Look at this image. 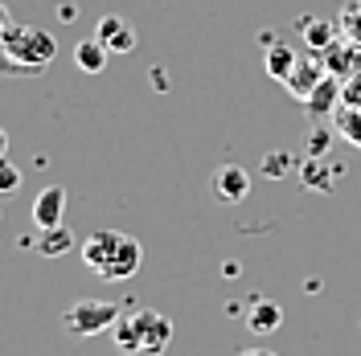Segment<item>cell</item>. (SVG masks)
I'll list each match as a JSON object with an SVG mask.
<instances>
[{"instance_id":"11","label":"cell","mask_w":361,"mask_h":356,"mask_svg":"<svg viewBox=\"0 0 361 356\" xmlns=\"http://www.w3.org/2000/svg\"><path fill=\"white\" fill-rule=\"evenodd\" d=\"M304 107H308L312 119H324L329 111H337V78H329V74H324V78L316 82V90L304 98Z\"/></svg>"},{"instance_id":"12","label":"cell","mask_w":361,"mask_h":356,"mask_svg":"<svg viewBox=\"0 0 361 356\" xmlns=\"http://www.w3.org/2000/svg\"><path fill=\"white\" fill-rule=\"evenodd\" d=\"M37 250H42V258H62V254L74 250V234H70L66 225H49V229H42Z\"/></svg>"},{"instance_id":"18","label":"cell","mask_w":361,"mask_h":356,"mask_svg":"<svg viewBox=\"0 0 361 356\" xmlns=\"http://www.w3.org/2000/svg\"><path fill=\"white\" fill-rule=\"evenodd\" d=\"M8 25H13V17H8V8H4V4H0V37H4V33H8Z\"/></svg>"},{"instance_id":"2","label":"cell","mask_w":361,"mask_h":356,"mask_svg":"<svg viewBox=\"0 0 361 356\" xmlns=\"http://www.w3.org/2000/svg\"><path fill=\"white\" fill-rule=\"evenodd\" d=\"M111 336H115V348L123 356H160L173 344V319L152 312V307L119 312Z\"/></svg>"},{"instance_id":"13","label":"cell","mask_w":361,"mask_h":356,"mask_svg":"<svg viewBox=\"0 0 361 356\" xmlns=\"http://www.w3.org/2000/svg\"><path fill=\"white\" fill-rule=\"evenodd\" d=\"M295 58H300V53H295L292 45H283V42H271V45H267V74L275 78V82H283V78L292 74Z\"/></svg>"},{"instance_id":"15","label":"cell","mask_w":361,"mask_h":356,"mask_svg":"<svg viewBox=\"0 0 361 356\" xmlns=\"http://www.w3.org/2000/svg\"><path fill=\"white\" fill-rule=\"evenodd\" d=\"M17 189H21V168L4 156L0 160V193H17Z\"/></svg>"},{"instance_id":"20","label":"cell","mask_w":361,"mask_h":356,"mask_svg":"<svg viewBox=\"0 0 361 356\" xmlns=\"http://www.w3.org/2000/svg\"><path fill=\"white\" fill-rule=\"evenodd\" d=\"M8 156V132H4V127H0V160Z\"/></svg>"},{"instance_id":"9","label":"cell","mask_w":361,"mask_h":356,"mask_svg":"<svg viewBox=\"0 0 361 356\" xmlns=\"http://www.w3.org/2000/svg\"><path fill=\"white\" fill-rule=\"evenodd\" d=\"M320 78H324V66H320L316 58H295V66H292V74L283 78V87L292 90L300 103H304V98L316 90V82H320Z\"/></svg>"},{"instance_id":"14","label":"cell","mask_w":361,"mask_h":356,"mask_svg":"<svg viewBox=\"0 0 361 356\" xmlns=\"http://www.w3.org/2000/svg\"><path fill=\"white\" fill-rule=\"evenodd\" d=\"M300 29H304V45H308V49H329L333 37H337V25L324 21V17H316V21H300Z\"/></svg>"},{"instance_id":"6","label":"cell","mask_w":361,"mask_h":356,"mask_svg":"<svg viewBox=\"0 0 361 356\" xmlns=\"http://www.w3.org/2000/svg\"><path fill=\"white\" fill-rule=\"evenodd\" d=\"M214 193L230 205H238V201H247L250 193V172L243 164H222L218 172H214Z\"/></svg>"},{"instance_id":"16","label":"cell","mask_w":361,"mask_h":356,"mask_svg":"<svg viewBox=\"0 0 361 356\" xmlns=\"http://www.w3.org/2000/svg\"><path fill=\"white\" fill-rule=\"evenodd\" d=\"M329 139H333V135L324 132V127H312V132H308V156L320 160L324 152H329Z\"/></svg>"},{"instance_id":"19","label":"cell","mask_w":361,"mask_h":356,"mask_svg":"<svg viewBox=\"0 0 361 356\" xmlns=\"http://www.w3.org/2000/svg\"><path fill=\"white\" fill-rule=\"evenodd\" d=\"M238 356H279V352H271V348H247V352H238Z\"/></svg>"},{"instance_id":"4","label":"cell","mask_w":361,"mask_h":356,"mask_svg":"<svg viewBox=\"0 0 361 356\" xmlns=\"http://www.w3.org/2000/svg\"><path fill=\"white\" fill-rule=\"evenodd\" d=\"M115 319H119V303L111 299H74L62 312V332L70 340H90V336L115 328Z\"/></svg>"},{"instance_id":"3","label":"cell","mask_w":361,"mask_h":356,"mask_svg":"<svg viewBox=\"0 0 361 356\" xmlns=\"http://www.w3.org/2000/svg\"><path fill=\"white\" fill-rule=\"evenodd\" d=\"M54 53H58L54 33L13 21L8 33L0 37V74H37L54 62Z\"/></svg>"},{"instance_id":"10","label":"cell","mask_w":361,"mask_h":356,"mask_svg":"<svg viewBox=\"0 0 361 356\" xmlns=\"http://www.w3.org/2000/svg\"><path fill=\"white\" fill-rule=\"evenodd\" d=\"M107 58H111V49L103 42H94V37L74 45V66L82 70V74H103L107 70Z\"/></svg>"},{"instance_id":"1","label":"cell","mask_w":361,"mask_h":356,"mask_svg":"<svg viewBox=\"0 0 361 356\" xmlns=\"http://www.w3.org/2000/svg\"><path fill=\"white\" fill-rule=\"evenodd\" d=\"M78 254L103 283H128L132 274H140V262H144V246L123 229H94L78 246Z\"/></svg>"},{"instance_id":"7","label":"cell","mask_w":361,"mask_h":356,"mask_svg":"<svg viewBox=\"0 0 361 356\" xmlns=\"http://www.w3.org/2000/svg\"><path fill=\"white\" fill-rule=\"evenodd\" d=\"M94 42H103L111 53H132L135 49V29L123 17H103L94 25Z\"/></svg>"},{"instance_id":"8","label":"cell","mask_w":361,"mask_h":356,"mask_svg":"<svg viewBox=\"0 0 361 356\" xmlns=\"http://www.w3.org/2000/svg\"><path fill=\"white\" fill-rule=\"evenodd\" d=\"M62 213H66V189L62 184H49L37 193L33 201V222L37 229H49V225H62Z\"/></svg>"},{"instance_id":"5","label":"cell","mask_w":361,"mask_h":356,"mask_svg":"<svg viewBox=\"0 0 361 356\" xmlns=\"http://www.w3.org/2000/svg\"><path fill=\"white\" fill-rule=\"evenodd\" d=\"M243 319H247L250 336H271L283 324V307L275 299H250V307H243Z\"/></svg>"},{"instance_id":"17","label":"cell","mask_w":361,"mask_h":356,"mask_svg":"<svg viewBox=\"0 0 361 356\" xmlns=\"http://www.w3.org/2000/svg\"><path fill=\"white\" fill-rule=\"evenodd\" d=\"M288 164H292L288 156H267V160H263V172H267V177H279V172H283Z\"/></svg>"}]
</instances>
